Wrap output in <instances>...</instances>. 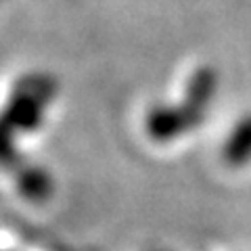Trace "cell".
Instances as JSON below:
<instances>
[{
    "mask_svg": "<svg viewBox=\"0 0 251 251\" xmlns=\"http://www.w3.org/2000/svg\"><path fill=\"white\" fill-rule=\"evenodd\" d=\"M224 159L237 168L251 161V115H245L232 128L224 145Z\"/></svg>",
    "mask_w": 251,
    "mask_h": 251,
    "instance_id": "obj_1",
    "label": "cell"
}]
</instances>
